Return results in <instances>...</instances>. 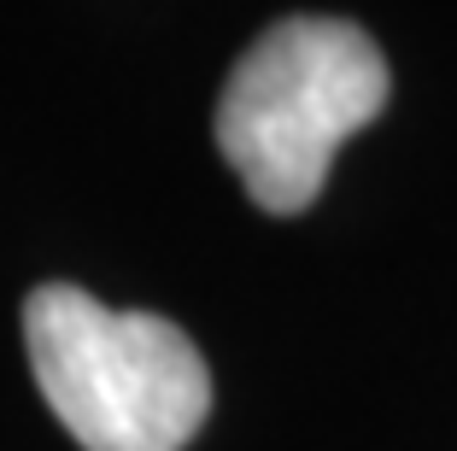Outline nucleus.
<instances>
[{
  "mask_svg": "<svg viewBox=\"0 0 457 451\" xmlns=\"http://www.w3.org/2000/svg\"><path fill=\"white\" fill-rule=\"evenodd\" d=\"M387 59L346 18H282L241 54L217 100V153L258 212L299 217L335 153L387 106Z\"/></svg>",
  "mask_w": 457,
  "mask_h": 451,
  "instance_id": "1",
  "label": "nucleus"
},
{
  "mask_svg": "<svg viewBox=\"0 0 457 451\" xmlns=\"http://www.w3.org/2000/svg\"><path fill=\"white\" fill-rule=\"evenodd\" d=\"M24 346L41 398L82 451H182L212 411V370L176 322L112 311L71 281L24 299Z\"/></svg>",
  "mask_w": 457,
  "mask_h": 451,
  "instance_id": "2",
  "label": "nucleus"
}]
</instances>
